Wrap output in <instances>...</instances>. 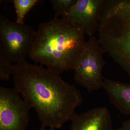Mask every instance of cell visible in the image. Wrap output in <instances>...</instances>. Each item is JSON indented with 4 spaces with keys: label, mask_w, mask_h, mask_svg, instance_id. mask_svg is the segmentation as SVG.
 I'll use <instances>...</instances> for the list:
<instances>
[{
    "label": "cell",
    "mask_w": 130,
    "mask_h": 130,
    "mask_svg": "<svg viewBox=\"0 0 130 130\" xmlns=\"http://www.w3.org/2000/svg\"><path fill=\"white\" fill-rule=\"evenodd\" d=\"M76 0H51L50 1L55 15L65 18Z\"/></svg>",
    "instance_id": "cell-11"
},
{
    "label": "cell",
    "mask_w": 130,
    "mask_h": 130,
    "mask_svg": "<svg viewBox=\"0 0 130 130\" xmlns=\"http://www.w3.org/2000/svg\"><path fill=\"white\" fill-rule=\"evenodd\" d=\"M38 130H55V129L51 128H49V129H47L46 128V127L41 126V127L40 129Z\"/></svg>",
    "instance_id": "cell-14"
},
{
    "label": "cell",
    "mask_w": 130,
    "mask_h": 130,
    "mask_svg": "<svg viewBox=\"0 0 130 130\" xmlns=\"http://www.w3.org/2000/svg\"><path fill=\"white\" fill-rule=\"evenodd\" d=\"M105 53L98 39L95 36L89 37L73 69L74 81L90 93L102 88Z\"/></svg>",
    "instance_id": "cell-4"
},
{
    "label": "cell",
    "mask_w": 130,
    "mask_h": 130,
    "mask_svg": "<svg viewBox=\"0 0 130 130\" xmlns=\"http://www.w3.org/2000/svg\"><path fill=\"white\" fill-rule=\"evenodd\" d=\"M38 2V0H13L17 16L16 23L24 24V20L26 14Z\"/></svg>",
    "instance_id": "cell-10"
},
{
    "label": "cell",
    "mask_w": 130,
    "mask_h": 130,
    "mask_svg": "<svg viewBox=\"0 0 130 130\" xmlns=\"http://www.w3.org/2000/svg\"><path fill=\"white\" fill-rule=\"evenodd\" d=\"M37 30L26 24H18L0 16V48L13 63L25 60L36 35Z\"/></svg>",
    "instance_id": "cell-5"
},
{
    "label": "cell",
    "mask_w": 130,
    "mask_h": 130,
    "mask_svg": "<svg viewBox=\"0 0 130 130\" xmlns=\"http://www.w3.org/2000/svg\"><path fill=\"white\" fill-rule=\"evenodd\" d=\"M98 41L130 79V0H106L101 12Z\"/></svg>",
    "instance_id": "cell-3"
},
{
    "label": "cell",
    "mask_w": 130,
    "mask_h": 130,
    "mask_svg": "<svg viewBox=\"0 0 130 130\" xmlns=\"http://www.w3.org/2000/svg\"><path fill=\"white\" fill-rule=\"evenodd\" d=\"M3 50L0 48V79L8 81L12 76L13 65Z\"/></svg>",
    "instance_id": "cell-12"
},
{
    "label": "cell",
    "mask_w": 130,
    "mask_h": 130,
    "mask_svg": "<svg viewBox=\"0 0 130 130\" xmlns=\"http://www.w3.org/2000/svg\"><path fill=\"white\" fill-rule=\"evenodd\" d=\"M117 130H130V119L125 121Z\"/></svg>",
    "instance_id": "cell-13"
},
{
    "label": "cell",
    "mask_w": 130,
    "mask_h": 130,
    "mask_svg": "<svg viewBox=\"0 0 130 130\" xmlns=\"http://www.w3.org/2000/svg\"><path fill=\"white\" fill-rule=\"evenodd\" d=\"M69 130H113L112 117L105 107L90 109L76 114L71 120Z\"/></svg>",
    "instance_id": "cell-8"
},
{
    "label": "cell",
    "mask_w": 130,
    "mask_h": 130,
    "mask_svg": "<svg viewBox=\"0 0 130 130\" xmlns=\"http://www.w3.org/2000/svg\"><path fill=\"white\" fill-rule=\"evenodd\" d=\"M106 0H76L65 18L82 26L85 35L94 36L98 31L101 12Z\"/></svg>",
    "instance_id": "cell-7"
},
{
    "label": "cell",
    "mask_w": 130,
    "mask_h": 130,
    "mask_svg": "<svg viewBox=\"0 0 130 130\" xmlns=\"http://www.w3.org/2000/svg\"><path fill=\"white\" fill-rule=\"evenodd\" d=\"M84 29L66 18L41 23L28 56L61 74L73 70L85 42Z\"/></svg>",
    "instance_id": "cell-2"
},
{
    "label": "cell",
    "mask_w": 130,
    "mask_h": 130,
    "mask_svg": "<svg viewBox=\"0 0 130 130\" xmlns=\"http://www.w3.org/2000/svg\"><path fill=\"white\" fill-rule=\"evenodd\" d=\"M14 88L33 108L42 126L61 128L71 121L83 97L74 85L65 82L60 74L38 64L25 60L13 65Z\"/></svg>",
    "instance_id": "cell-1"
},
{
    "label": "cell",
    "mask_w": 130,
    "mask_h": 130,
    "mask_svg": "<svg viewBox=\"0 0 130 130\" xmlns=\"http://www.w3.org/2000/svg\"><path fill=\"white\" fill-rule=\"evenodd\" d=\"M102 88L112 105L123 114L130 116V84L104 78Z\"/></svg>",
    "instance_id": "cell-9"
},
{
    "label": "cell",
    "mask_w": 130,
    "mask_h": 130,
    "mask_svg": "<svg viewBox=\"0 0 130 130\" xmlns=\"http://www.w3.org/2000/svg\"><path fill=\"white\" fill-rule=\"evenodd\" d=\"M31 106L15 88L0 87V130H25Z\"/></svg>",
    "instance_id": "cell-6"
}]
</instances>
